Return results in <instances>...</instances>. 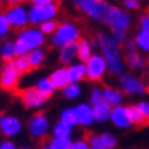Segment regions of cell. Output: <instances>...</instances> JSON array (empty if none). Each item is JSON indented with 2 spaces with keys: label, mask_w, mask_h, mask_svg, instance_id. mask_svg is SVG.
I'll return each mask as SVG.
<instances>
[{
  "label": "cell",
  "mask_w": 149,
  "mask_h": 149,
  "mask_svg": "<svg viewBox=\"0 0 149 149\" xmlns=\"http://www.w3.org/2000/svg\"><path fill=\"white\" fill-rule=\"evenodd\" d=\"M137 49L143 53H149V31H143V29H139L135 32V35L132 37Z\"/></svg>",
  "instance_id": "cell-29"
},
{
  "label": "cell",
  "mask_w": 149,
  "mask_h": 149,
  "mask_svg": "<svg viewBox=\"0 0 149 149\" xmlns=\"http://www.w3.org/2000/svg\"><path fill=\"white\" fill-rule=\"evenodd\" d=\"M28 0H5V5H8V6H11V5H20V3H26Z\"/></svg>",
  "instance_id": "cell-45"
},
{
  "label": "cell",
  "mask_w": 149,
  "mask_h": 149,
  "mask_svg": "<svg viewBox=\"0 0 149 149\" xmlns=\"http://www.w3.org/2000/svg\"><path fill=\"white\" fill-rule=\"evenodd\" d=\"M73 137H64V135H52L49 140L44 141V149H72Z\"/></svg>",
  "instance_id": "cell-24"
},
{
  "label": "cell",
  "mask_w": 149,
  "mask_h": 149,
  "mask_svg": "<svg viewBox=\"0 0 149 149\" xmlns=\"http://www.w3.org/2000/svg\"><path fill=\"white\" fill-rule=\"evenodd\" d=\"M104 24L110 31H130L132 28V15L123 6H111Z\"/></svg>",
  "instance_id": "cell-7"
},
{
  "label": "cell",
  "mask_w": 149,
  "mask_h": 149,
  "mask_svg": "<svg viewBox=\"0 0 149 149\" xmlns=\"http://www.w3.org/2000/svg\"><path fill=\"white\" fill-rule=\"evenodd\" d=\"M148 58H149V53H148Z\"/></svg>",
  "instance_id": "cell-48"
},
{
  "label": "cell",
  "mask_w": 149,
  "mask_h": 149,
  "mask_svg": "<svg viewBox=\"0 0 149 149\" xmlns=\"http://www.w3.org/2000/svg\"><path fill=\"white\" fill-rule=\"evenodd\" d=\"M49 37H46L38 26H26V28L17 31L14 41L17 47V55H28V53L37 47L46 46Z\"/></svg>",
  "instance_id": "cell-2"
},
{
  "label": "cell",
  "mask_w": 149,
  "mask_h": 149,
  "mask_svg": "<svg viewBox=\"0 0 149 149\" xmlns=\"http://www.w3.org/2000/svg\"><path fill=\"white\" fill-rule=\"evenodd\" d=\"M110 122L114 128H117L120 131H126V130H130V128L134 126L132 120L130 117V113H128V107L123 105V104L113 107Z\"/></svg>",
  "instance_id": "cell-14"
},
{
  "label": "cell",
  "mask_w": 149,
  "mask_h": 149,
  "mask_svg": "<svg viewBox=\"0 0 149 149\" xmlns=\"http://www.w3.org/2000/svg\"><path fill=\"white\" fill-rule=\"evenodd\" d=\"M23 73H20L11 63H3L0 65V88L3 91H15L22 82Z\"/></svg>",
  "instance_id": "cell-10"
},
{
  "label": "cell",
  "mask_w": 149,
  "mask_h": 149,
  "mask_svg": "<svg viewBox=\"0 0 149 149\" xmlns=\"http://www.w3.org/2000/svg\"><path fill=\"white\" fill-rule=\"evenodd\" d=\"M59 91H61V96L65 100H78L82 96V85H81V82H73V81H70Z\"/></svg>",
  "instance_id": "cell-26"
},
{
  "label": "cell",
  "mask_w": 149,
  "mask_h": 149,
  "mask_svg": "<svg viewBox=\"0 0 149 149\" xmlns=\"http://www.w3.org/2000/svg\"><path fill=\"white\" fill-rule=\"evenodd\" d=\"M0 149H17V145L14 139H9V137H3L0 140Z\"/></svg>",
  "instance_id": "cell-42"
},
{
  "label": "cell",
  "mask_w": 149,
  "mask_h": 149,
  "mask_svg": "<svg viewBox=\"0 0 149 149\" xmlns=\"http://www.w3.org/2000/svg\"><path fill=\"white\" fill-rule=\"evenodd\" d=\"M128 113H130V117H131V120H132L134 126H140V125H145V123H146V119H145L143 114H141V111L139 110L137 104L128 105Z\"/></svg>",
  "instance_id": "cell-32"
},
{
  "label": "cell",
  "mask_w": 149,
  "mask_h": 149,
  "mask_svg": "<svg viewBox=\"0 0 149 149\" xmlns=\"http://www.w3.org/2000/svg\"><path fill=\"white\" fill-rule=\"evenodd\" d=\"M49 79L52 81V84L55 85V88L59 91L64 85H67L70 82V74H69V69L67 65H61L53 69L50 73H49Z\"/></svg>",
  "instance_id": "cell-18"
},
{
  "label": "cell",
  "mask_w": 149,
  "mask_h": 149,
  "mask_svg": "<svg viewBox=\"0 0 149 149\" xmlns=\"http://www.w3.org/2000/svg\"><path fill=\"white\" fill-rule=\"evenodd\" d=\"M111 32V35H113V38L116 40V41L120 44V46H123L125 44V41L130 37H128V31H110Z\"/></svg>",
  "instance_id": "cell-39"
},
{
  "label": "cell",
  "mask_w": 149,
  "mask_h": 149,
  "mask_svg": "<svg viewBox=\"0 0 149 149\" xmlns=\"http://www.w3.org/2000/svg\"><path fill=\"white\" fill-rule=\"evenodd\" d=\"M78 59V41L69 43L56 49V61L61 65H69Z\"/></svg>",
  "instance_id": "cell-17"
},
{
  "label": "cell",
  "mask_w": 149,
  "mask_h": 149,
  "mask_svg": "<svg viewBox=\"0 0 149 149\" xmlns=\"http://www.w3.org/2000/svg\"><path fill=\"white\" fill-rule=\"evenodd\" d=\"M18 99H20V102H22V105L26 108V110H32V111H38V110H41V108H44L47 100H49L33 85L24 87V88L20 90Z\"/></svg>",
  "instance_id": "cell-11"
},
{
  "label": "cell",
  "mask_w": 149,
  "mask_h": 149,
  "mask_svg": "<svg viewBox=\"0 0 149 149\" xmlns=\"http://www.w3.org/2000/svg\"><path fill=\"white\" fill-rule=\"evenodd\" d=\"M15 56H17V47L14 40L5 38L3 41H0V61L2 63H11Z\"/></svg>",
  "instance_id": "cell-22"
},
{
  "label": "cell",
  "mask_w": 149,
  "mask_h": 149,
  "mask_svg": "<svg viewBox=\"0 0 149 149\" xmlns=\"http://www.w3.org/2000/svg\"><path fill=\"white\" fill-rule=\"evenodd\" d=\"M31 5H44V3H52L56 2V0H28Z\"/></svg>",
  "instance_id": "cell-44"
},
{
  "label": "cell",
  "mask_w": 149,
  "mask_h": 149,
  "mask_svg": "<svg viewBox=\"0 0 149 149\" xmlns=\"http://www.w3.org/2000/svg\"><path fill=\"white\" fill-rule=\"evenodd\" d=\"M99 134H100V141H102V148L104 149H114V148H117L119 140H117V137L111 131H104V132H99Z\"/></svg>",
  "instance_id": "cell-33"
},
{
  "label": "cell",
  "mask_w": 149,
  "mask_h": 149,
  "mask_svg": "<svg viewBox=\"0 0 149 149\" xmlns=\"http://www.w3.org/2000/svg\"><path fill=\"white\" fill-rule=\"evenodd\" d=\"M137 107H139V110L141 111V114L145 116L146 122L149 123V100H140V102L137 104Z\"/></svg>",
  "instance_id": "cell-43"
},
{
  "label": "cell",
  "mask_w": 149,
  "mask_h": 149,
  "mask_svg": "<svg viewBox=\"0 0 149 149\" xmlns=\"http://www.w3.org/2000/svg\"><path fill=\"white\" fill-rule=\"evenodd\" d=\"M11 64L15 67V69L20 72V73H29L32 70V67H31V63H29V59H28V55H17L14 59L11 61Z\"/></svg>",
  "instance_id": "cell-30"
},
{
  "label": "cell",
  "mask_w": 149,
  "mask_h": 149,
  "mask_svg": "<svg viewBox=\"0 0 149 149\" xmlns=\"http://www.w3.org/2000/svg\"><path fill=\"white\" fill-rule=\"evenodd\" d=\"M93 110H94V119H96V123L104 125V123H107V122H110L113 107L108 102L100 100V102L93 105Z\"/></svg>",
  "instance_id": "cell-21"
},
{
  "label": "cell",
  "mask_w": 149,
  "mask_h": 149,
  "mask_svg": "<svg viewBox=\"0 0 149 149\" xmlns=\"http://www.w3.org/2000/svg\"><path fill=\"white\" fill-rule=\"evenodd\" d=\"M94 44L107 59L110 74L111 76H120L126 69L125 53L122 52V46L113 38L111 32H99L96 35V40H94Z\"/></svg>",
  "instance_id": "cell-1"
},
{
  "label": "cell",
  "mask_w": 149,
  "mask_h": 149,
  "mask_svg": "<svg viewBox=\"0 0 149 149\" xmlns=\"http://www.w3.org/2000/svg\"><path fill=\"white\" fill-rule=\"evenodd\" d=\"M59 120H63V122H65V123H69V125H72V126L76 128V126H78V119H76L74 108H73V107L64 108V110L59 113Z\"/></svg>",
  "instance_id": "cell-34"
},
{
  "label": "cell",
  "mask_w": 149,
  "mask_h": 149,
  "mask_svg": "<svg viewBox=\"0 0 149 149\" xmlns=\"http://www.w3.org/2000/svg\"><path fill=\"white\" fill-rule=\"evenodd\" d=\"M5 12L14 31H20V29L26 28V26H29V12H28V8L24 6V3L11 5L6 8Z\"/></svg>",
  "instance_id": "cell-13"
},
{
  "label": "cell",
  "mask_w": 149,
  "mask_h": 149,
  "mask_svg": "<svg viewBox=\"0 0 149 149\" xmlns=\"http://www.w3.org/2000/svg\"><path fill=\"white\" fill-rule=\"evenodd\" d=\"M74 8H76L84 17L91 22L104 23L107 14L111 8V3L108 0H72Z\"/></svg>",
  "instance_id": "cell-4"
},
{
  "label": "cell",
  "mask_w": 149,
  "mask_h": 149,
  "mask_svg": "<svg viewBox=\"0 0 149 149\" xmlns=\"http://www.w3.org/2000/svg\"><path fill=\"white\" fill-rule=\"evenodd\" d=\"M72 149H90L88 140L87 139H73L72 141Z\"/></svg>",
  "instance_id": "cell-40"
},
{
  "label": "cell",
  "mask_w": 149,
  "mask_h": 149,
  "mask_svg": "<svg viewBox=\"0 0 149 149\" xmlns=\"http://www.w3.org/2000/svg\"><path fill=\"white\" fill-rule=\"evenodd\" d=\"M81 37H82V29L79 23H76L74 20H64L58 23L55 32L49 37V43L53 49H58L64 44L79 41Z\"/></svg>",
  "instance_id": "cell-3"
},
{
  "label": "cell",
  "mask_w": 149,
  "mask_h": 149,
  "mask_svg": "<svg viewBox=\"0 0 149 149\" xmlns=\"http://www.w3.org/2000/svg\"><path fill=\"white\" fill-rule=\"evenodd\" d=\"M100 100H104V93H102V88L100 87H94V88L90 90L88 93V102L91 105L100 102Z\"/></svg>",
  "instance_id": "cell-36"
},
{
  "label": "cell",
  "mask_w": 149,
  "mask_h": 149,
  "mask_svg": "<svg viewBox=\"0 0 149 149\" xmlns=\"http://www.w3.org/2000/svg\"><path fill=\"white\" fill-rule=\"evenodd\" d=\"M28 12H29V24L40 26L46 20L58 18L59 5L56 2L44 3V5H31L28 8Z\"/></svg>",
  "instance_id": "cell-9"
},
{
  "label": "cell",
  "mask_w": 149,
  "mask_h": 149,
  "mask_svg": "<svg viewBox=\"0 0 149 149\" xmlns=\"http://www.w3.org/2000/svg\"><path fill=\"white\" fill-rule=\"evenodd\" d=\"M125 63H126V67L131 72H141V70L148 69V59L145 56V53L140 52L139 49L126 52L125 53Z\"/></svg>",
  "instance_id": "cell-16"
},
{
  "label": "cell",
  "mask_w": 149,
  "mask_h": 149,
  "mask_svg": "<svg viewBox=\"0 0 149 149\" xmlns=\"http://www.w3.org/2000/svg\"><path fill=\"white\" fill-rule=\"evenodd\" d=\"M12 31L14 29H12L9 20H8V17H6V12L0 11V41H3L5 38H8Z\"/></svg>",
  "instance_id": "cell-31"
},
{
  "label": "cell",
  "mask_w": 149,
  "mask_h": 149,
  "mask_svg": "<svg viewBox=\"0 0 149 149\" xmlns=\"http://www.w3.org/2000/svg\"><path fill=\"white\" fill-rule=\"evenodd\" d=\"M0 119H2V110H0Z\"/></svg>",
  "instance_id": "cell-47"
},
{
  "label": "cell",
  "mask_w": 149,
  "mask_h": 149,
  "mask_svg": "<svg viewBox=\"0 0 149 149\" xmlns=\"http://www.w3.org/2000/svg\"><path fill=\"white\" fill-rule=\"evenodd\" d=\"M50 119L44 111H35L26 122V131L33 140H43L50 134Z\"/></svg>",
  "instance_id": "cell-5"
},
{
  "label": "cell",
  "mask_w": 149,
  "mask_h": 149,
  "mask_svg": "<svg viewBox=\"0 0 149 149\" xmlns=\"http://www.w3.org/2000/svg\"><path fill=\"white\" fill-rule=\"evenodd\" d=\"M58 20L56 18H52V20H46V22H43L41 24L38 26L40 29H41V32L44 33L46 37H50L53 32H55V29H56V26H58Z\"/></svg>",
  "instance_id": "cell-35"
},
{
  "label": "cell",
  "mask_w": 149,
  "mask_h": 149,
  "mask_svg": "<svg viewBox=\"0 0 149 149\" xmlns=\"http://www.w3.org/2000/svg\"><path fill=\"white\" fill-rule=\"evenodd\" d=\"M0 135H2V134H0Z\"/></svg>",
  "instance_id": "cell-49"
},
{
  "label": "cell",
  "mask_w": 149,
  "mask_h": 149,
  "mask_svg": "<svg viewBox=\"0 0 149 149\" xmlns=\"http://www.w3.org/2000/svg\"><path fill=\"white\" fill-rule=\"evenodd\" d=\"M73 108H74V113H76L78 126L87 130V128H91L94 123H96L93 105L88 102V100H87V102H78Z\"/></svg>",
  "instance_id": "cell-15"
},
{
  "label": "cell",
  "mask_w": 149,
  "mask_h": 149,
  "mask_svg": "<svg viewBox=\"0 0 149 149\" xmlns=\"http://www.w3.org/2000/svg\"><path fill=\"white\" fill-rule=\"evenodd\" d=\"M24 130V123L15 114H2L0 119V134L3 137L15 139Z\"/></svg>",
  "instance_id": "cell-12"
},
{
  "label": "cell",
  "mask_w": 149,
  "mask_h": 149,
  "mask_svg": "<svg viewBox=\"0 0 149 149\" xmlns=\"http://www.w3.org/2000/svg\"><path fill=\"white\" fill-rule=\"evenodd\" d=\"M87 65V81H90L93 84H99L110 74L108 70L107 59L100 52H94L93 55L85 61Z\"/></svg>",
  "instance_id": "cell-8"
},
{
  "label": "cell",
  "mask_w": 149,
  "mask_h": 149,
  "mask_svg": "<svg viewBox=\"0 0 149 149\" xmlns=\"http://www.w3.org/2000/svg\"><path fill=\"white\" fill-rule=\"evenodd\" d=\"M28 59H29V63H31L32 70L41 69V67L46 64V61H47V50L44 49V46L43 47H37V49L31 50L28 53Z\"/></svg>",
  "instance_id": "cell-23"
},
{
  "label": "cell",
  "mask_w": 149,
  "mask_h": 149,
  "mask_svg": "<svg viewBox=\"0 0 149 149\" xmlns=\"http://www.w3.org/2000/svg\"><path fill=\"white\" fill-rule=\"evenodd\" d=\"M143 5V0H123V8L130 12L139 11Z\"/></svg>",
  "instance_id": "cell-38"
},
{
  "label": "cell",
  "mask_w": 149,
  "mask_h": 149,
  "mask_svg": "<svg viewBox=\"0 0 149 149\" xmlns=\"http://www.w3.org/2000/svg\"><path fill=\"white\" fill-rule=\"evenodd\" d=\"M50 134L52 135H64V137H73L74 126H72V125H69V123H65V122L58 119V122H55V123L52 125Z\"/></svg>",
  "instance_id": "cell-28"
},
{
  "label": "cell",
  "mask_w": 149,
  "mask_h": 149,
  "mask_svg": "<svg viewBox=\"0 0 149 149\" xmlns=\"http://www.w3.org/2000/svg\"><path fill=\"white\" fill-rule=\"evenodd\" d=\"M67 69H69L70 81H73V82H82V81L87 79V65H85V61L76 59V61H73L72 64L67 65Z\"/></svg>",
  "instance_id": "cell-19"
},
{
  "label": "cell",
  "mask_w": 149,
  "mask_h": 149,
  "mask_svg": "<svg viewBox=\"0 0 149 149\" xmlns=\"http://www.w3.org/2000/svg\"><path fill=\"white\" fill-rule=\"evenodd\" d=\"M3 5H5V0H0V8H2Z\"/></svg>",
  "instance_id": "cell-46"
},
{
  "label": "cell",
  "mask_w": 149,
  "mask_h": 149,
  "mask_svg": "<svg viewBox=\"0 0 149 149\" xmlns=\"http://www.w3.org/2000/svg\"><path fill=\"white\" fill-rule=\"evenodd\" d=\"M96 49V44H94L90 38L87 37H81L78 41V59L81 61H87Z\"/></svg>",
  "instance_id": "cell-25"
},
{
  "label": "cell",
  "mask_w": 149,
  "mask_h": 149,
  "mask_svg": "<svg viewBox=\"0 0 149 149\" xmlns=\"http://www.w3.org/2000/svg\"><path fill=\"white\" fill-rule=\"evenodd\" d=\"M88 145H90V149H104L102 148V141H100V134L99 132H91L88 137Z\"/></svg>",
  "instance_id": "cell-37"
},
{
  "label": "cell",
  "mask_w": 149,
  "mask_h": 149,
  "mask_svg": "<svg viewBox=\"0 0 149 149\" xmlns=\"http://www.w3.org/2000/svg\"><path fill=\"white\" fill-rule=\"evenodd\" d=\"M139 29H143V31H149V12H145L139 17Z\"/></svg>",
  "instance_id": "cell-41"
},
{
  "label": "cell",
  "mask_w": 149,
  "mask_h": 149,
  "mask_svg": "<svg viewBox=\"0 0 149 149\" xmlns=\"http://www.w3.org/2000/svg\"><path fill=\"white\" fill-rule=\"evenodd\" d=\"M102 93H104V100L108 102L111 107L122 105L125 100V93L120 88H116V87H111V85L102 87Z\"/></svg>",
  "instance_id": "cell-20"
},
{
  "label": "cell",
  "mask_w": 149,
  "mask_h": 149,
  "mask_svg": "<svg viewBox=\"0 0 149 149\" xmlns=\"http://www.w3.org/2000/svg\"><path fill=\"white\" fill-rule=\"evenodd\" d=\"M33 87L41 93V94H44V96L47 97V99H50V97H53V94H55L58 90L55 88V85L52 84V81L49 79V76H41V78H38L35 82H33Z\"/></svg>",
  "instance_id": "cell-27"
},
{
  "label": "cell",
  "mask_w": 149,
  "mask_h": 149,
  "mask_svg": "<svg viewBox=\"0 0 149 149\" xmlns=\"http://www.w3.org/2000/svg\"><path fill=\"white\" fill-rule=\"evenodd\" d=\"M119 78V88L125 93V96H146L149 87L143 79L131 72H123Z\"/></svg>",
  "instance_id": "cell-6"
}]
</instances>
